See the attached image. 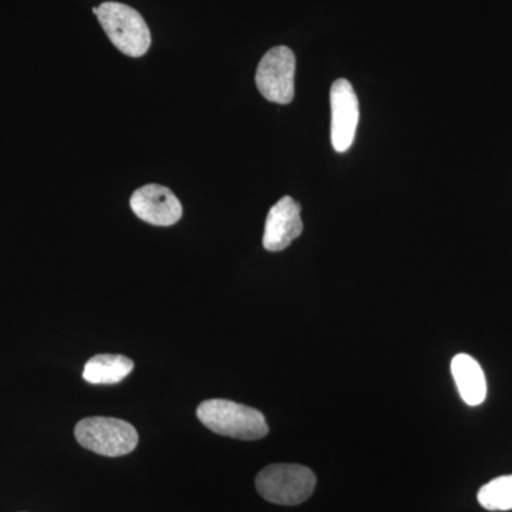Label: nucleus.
<instances>
[{"mask_svg":"<svg viewBox=\"0 0 512 512\" xmlns=\"http://www.w3.org/2000/svg\"><path fill=\"white\" fill-rule=\"evenodd\" d=\"M134 369V362L123 355H97L86 363L83 379L90 384H116Z\"/></svg>","mask_w":512,"mask_h":512,"instance_id":"nucleus-10","label":"nucleus"},{"mask_svg":"<svg viewBox=\"0 0 512 512\" xmlns=\"http://www.w3.org/2000/svg\"><path fill=\"white\" fill-rule=\"evenodd\" d=\"M255 484L269 503L299 505L315 491L316 476L311 468L299 464H272L256 476Z\"/></svg>","mask_w":512,"mask_h":512,"instance_id":"nucleus-3","label":"nucleus"},{"mask_svg":"<svg viewBox=\"0 0 512 512\" xmlns=\"http://www.w3.org/2000/svg\"><path fill=\"white\" fill-rule=\"evenodd\" d=\"M296 59L289 47L269 50L256 70V86L266 100L289 104L295 97Z\"/></svg>","mask_w":512,"mask_h":512,"instance_id":"nucleus-5","label":"nucleus"},{"mask_svg":"<svg viewBox=\"0 0 512 512\" xmlns=\"http://www.w3.org/2000/svg\"><path fill=\"white\" fill-rule=\"evenodd\" d=\"M330 110H332V146L336 153H346L355 141L359 124V100L352 84L338 79L330 89Z\"/></svg>","mask_w":512,"mask_h":512,"instance_id":"nucleus-6","label":"nucleus"},{"mask_svg":"<svg viewBox=\"0 0 512 512\" xmlns=\"http://www.w3.org/2000/svg\"><path fill=\"white\" fill-rule=\"evenodd\" d=\"M93 13L121 53L130 57L146 55L151 46V33L136 9L124 3L106 2L94 8Z\"/></svg>","mask_w":512,"mask_h":512,"instance_id":"nucleus-2","label":"nucleus"},{"mask_svg":"<svg viewBox=\"0 0 512 512\" xmlns=\"http://www.w3.org/2000/svg\"><path fill=\"white\" fill-rule=\"evenodd\" d=\"M77 443L104 457L127 456L136 450L137 430L127 421L113 417H87L74 429Z\"/></svg>","mask_w":512,"mask_h":512,"instance_id":"nucleus-4","label":"nucleus"},{"mask_svg":"<svg viewBox=\"0 0 512 512\" xmlns=\"http://www.w3.org/2000/svg\"><path fill=\"white\" fill-rule=\"evenodd\" d=\"M302 231L301 205L291 197L281 198L266 217L264 248L269 252L284 251Z\"/></svg>","mask_w":512,"mask_h":512,"instance_id":"nucleus-8","label":"nucleus"},{"mask_svg":"<svg viewBox=\"0 0 512 512\" xmlns=\"http://www.w3.org/2000/svg\"><path fill=\"white\" fill-rule=\"evenodd\" d=\"M478 503L488 511L512 510V474L494 478L483 485L477 494Z\"/></svg>","mask_w":512,"mask_h":512,"instance_id":"nucleus-11","label":"nucleus"},{"mask_svg":"<svg viewBox=\"0 0 512 512\" xmlns=\"http://www.w3.org/2000/svg\"><path fill=\"white\" fill-rule=\"evenodd\" d=\"M197 417L207 429L232 439L261 440L269 431L264 414L254 407L231 400L211 399L202 402L198 406Z\"/></svg>","mask_w":512,"mask_h":512,"instance_id":"nucleus-1","label":"nucleus"},{"mask_svg":"<svg viewBox=\"0 0 512 512\" xmlns=\"http://www.w3.org/2000/svg\"><path fill=\"white\" fill-rule=\"evenodd\" d=\"M130 207L140 220L156 227H171L183 217V205L174 192L158 184L138 188L131 195Z\"/></svg>","mask_w":512,"mask_h":512,"instance_id":"nucleus-7","label":"nucleus"},{"mask_svg":"<svg viewBox=\"0 0 512 512\" xmlns=\"http://www.w3.org/2000/svg\"><path fill=\"white\" fill-rule=\"evenodd\" d=\"M451 373L461 399L468 406H480L487 397V380L480 363L474 357L460 353L451 362Z\"/></svg>","mask_w":512,"mask_h":512,"instance_id":"nucleus-9","label":"nucleus"}]
</instances>
